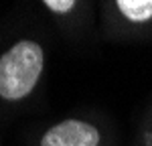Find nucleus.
I'll return each mask as SVG.
<instances>
[{
	"label": "nucleus",
	"mask_w": 152,
	"mask_h": 146,
	"mask_svg": "<svg viewBox=\"0 0 152 146\" xmlns=\"http://www.w3.org/2000/svg\"><path fill=\"white\" fill-rule=\"evenodd\" d=\"M43 71V49L35 41H20L0 57V96L20 99L33 91Z\"/></svg>",
	"instance_id": "1"
},
{
	"label": "nucleus",
	"mask_w": 152,
	"mask_h": 146,
	"mask_svg": "<svg viewBox=\"0 0 152 146\" xmlns=\"http://www.w3.org/2000/svg\"><path fill=\"white\" fill-rule=\"evenodd\" d=\"M45 6L53 12H69L75 6V2L73 0H47Z\"/></svg>",
	"instance_id": "4"
},
{
	"label": "nucleus",
	"mask_w": 152,
	"mask_h": 146,
	"mask_svg": "<svg viewBox=\"0 0 152 146\" xmlns=\"http://www.w3.org/2000/svg\"><path fill=\"white\" fill-rule=\"evenodd\" d=\"M99 132L91 124L65 120L53 126L41 140V146H97Z\"/></svg>",
	"instance_id": "2"
},
{
	"label": "nucleus",
	"mask_w": 152,
	"mask_h": 146,
	"mask_svg": "<svg viewBox=\"0 0 152 146\" xmlns=\"http://www.w3.org/2000/svg\"><path fill=\"white\" fill-rule=\"evenodd\" d=\"M118 8L134 23H144L152 18V0H118Z\"/></svg>",
	"instance_id": "3"
}]
</instances>
